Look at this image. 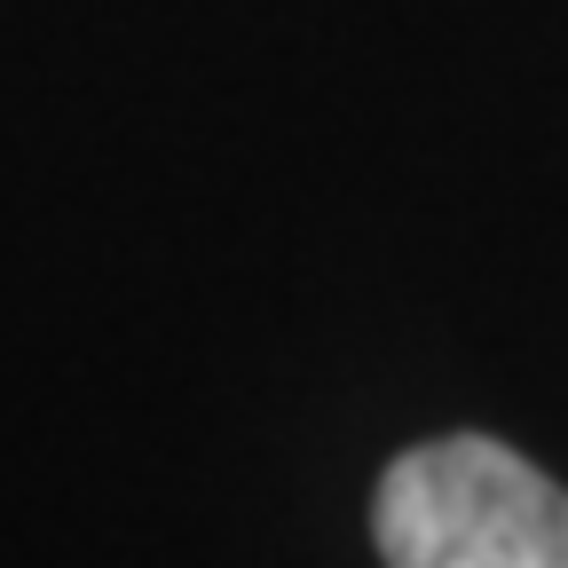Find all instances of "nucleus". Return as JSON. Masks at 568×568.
Returning <instances> with one entry per match:
<instances>
[{
  "mask_svg": "<svg viewBox=\"0 0 568 568\" xmlns=\"http://www.w3.org/2000/svg\"><path fill=\"white\" fill-rule=\"evenodd\" d=\"M387 568H568V489L497 435H435L372 489Z\"/></svg>",
  "mask_w": 568,
  "mask_h": 568,
  "instance_id": "1",
  "label": "nucleus"
}]
</instances>
